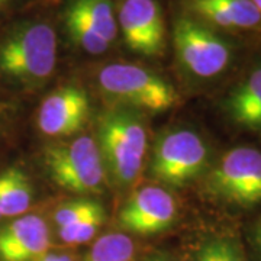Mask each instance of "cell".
Returning a JSON list of instances; mask_svg holds the SVG:
<instances>
[{
	"instance_id": "obj_1",
	"label": "cell",
	"mask_w": 261,
	"mask_h": 261,
	"mask_svg": "<svg viewBox=\"0 0 261 261\" xmlns=\"http://www.w3.org/2000/svg\"><path fill=\"white\" fill-rule=\"evenodd\" d=\"M58 60L56 28L45 19H22L0 35V74L25 86H41Z\"/></svg>"
},
{
	"instance_id": "obj_2",
	"label": "cell",
	"mask_w": 261,
	"mask_h": 261,
	"mask_svg": "<svg viewBox=\"0 0 261 261\" xmlns=\"http://www.w3.org/2000/svg\"><path fill=\"white\" fill-rule=\"evenodd\" d=\"M96 142L113 181L118 186L132 185L147 152V129L138 112L122 106L100 113Z\"/></svg>"
},
{
	"instance_id": "obj_3",
	"label": "cell",
	"mask_w": 261,
	"mask_h": 261,
	"mask_svg": "<svg viewBox=\"0 0 261 261\" xmlns=\"http://www.w3.org/2000/svg\"><path fill=\"white\" fill-rule=\"evenodd\" d=\"M102 93L128 109L166 112L178 103L177 90L152 70L129 63H112L97 71Z\"/></svg>"
},
{
	"instance_id": "obj_4",
	"label": "cell",
	"mask_w": 261,
	"mask_h": 261,
	"mask_svg": "<svg viewBox=\"0 0 261 261\" xmlns=\"http://www.w3.org/2000/svg\"><path fill=\"white\" fill-rule=\"evenodd\" d=\"M173 47L180 68L199 80L221 75L233 57L232 44L214 27L192 15H181L173 23Z\"/></svg>"
},
{
	"instance_id": "obj_5",
	"label": "cell",
	"mask_w": 261,
	"mask_h": 261,
	"mask_svg": "<svg viewBox=\"0 0 261 261\" xmlns=\"http://www.w3.org/2000/svg\"><path fill=\"white\" fill-rule=\"evenodd\" d=\"M44 164L57 186L71 193H100L106 168L97 142L89 135L44 149Z\"/></svg>"
},
{
	"instance_id": "obj_6",
	"label": "cell",
	"mask_w": 261,
	"mask_h": 261,
	"mask_svg": "<svg viewBox=\"0 0 261 261\" xmlns=\"http://www.w3.org/2000/svg\"><path fill=\"white\" fill-rule=\"evenodd\" d=\"M209 148L200 135L190 129L166 132L157 140L149 161V176L160 183L183 186L207 167Z\"/></svg>"
},
{
	"instance_id": "obj_7",
	"label": "cell",
	"mask_w": 261,
	"mask_h": 261,
	"mask_svg": "<svg viewBox=\"0 0 261 261\" xmlns=\"http://www.w3.org/2000/svg\"><path fill=\"white\" fill-rule=\"evenodd\" d=\"M209 189L237 205L261 202V151L251 147L229 149L212 170Z\"/></svg>"
},
{
	"instance_id": "obj_8",
	"label": "cell",
	"mask_w": 261,
	"mask_h": 261,
	"mask_svg": "<svg viewBox=\"0 0 261 261\" xmlns=\"http://www.w3.org/2000/svg\"><path fill=\"white\" fill-rule=\"evenodd\" d=\"M116 18L129 51L144 57H160L164 53L167 31L157 0H123Z\"/></svg>"
},
{
	"instance_id": "obj_9",
	"label": "cell",
	"mask_w": 261,
	"mask_h": 261,
	"mask_svg": "<svg viewBox=\"0 0 261 261\" xmlns=\"http://www.w3.org/2000/svg\"><path fill=\"white\" fill-rule=\"evenodd\" d=\"M176 216L177 205L170 192L159 186H145L123 205L118 224L128 232L154 235L170 228Z\"/></svg>"
},
{
	"instance_id": "obj_10",
	"label": "cell",
	"mask_w": 261,
	"mask_h": 261,
	"mask_svg": "<svg viewBox=\"0 0 261 261\" xmlns=\"http://www.w3.org/2000/svg\"><path fill=\"white\" fill-rule=\"evenodd\" d=\"M90 115L87 93L79 86H63L48 94L38 113L39 130L47 137H68L83 128Z\"/></svg>"
},
{
	"instance_id": "obj_11",
	"label": "cell",
	"mask_w": 261,
	"mask_h": 261,
	"mask_svg": "<svg viewBox=\"0 0 261 261\" xmlns=\"http://www.w3.org/2000/svg\"><path fill=\"white\" fill-rule=\"evenodd\" d=\"M49 245V229L39 215H22L0 228V261H37Z\"/></svg>"
},
{
	"instance_id": "obj_12",
	"label": "cell",
	"mask_w": 261,
	"mask_h": 261,
	"mask_svg": "<svg viewBox=\"0 0 261 261\" xmlns=\"http://www.w3.org/2000/svg\"><path fill=\"white\" fill-rule=\"evenodd\" d=\"M190 15L211 27L251 29L261 23V12L251 0H186Z\"/></svg>"
},
{
	"instance_id": "obj_13",
	"label": "cell",
	"mask_w": 261,
	"mask_h": 261,
	"mask_svg": "<svg viewBox=\"0 0 261 261\" xmlns=\"http://www.w3.org/2000/svg\"><path fill=\"white\" fill-rule=\"evenodd\" d=\"M32 200V185L22 170L13 167L0 173V219L22 216Z\"/></svg>"
},
{
	"instance_id": "obj_14",
	"label": "cell",
	"mask_w": 261,
	"mask_h": 261,
	"mask_svg": "<svg viewBox=\"0 0 261 261\" xmlns=\"http://www.w3.org/2000/svg\"><path fill=\"white\" fill-rule=\"evenodd\" d=\"M65 5L80 13L109 45L116 41L119 29L112 0H67Z\"/></svg>"
},
{
	"instance_id": "obj_15",
	"label": "cell",
	"mask_w": 261,
	"mask_h": 261,
	"mask_svg": "<svg viewBox=\"0 0 261 261\" xmlns=\"http://www.w3.org/2000/svg\"><path fill=\"white\" fill-rule=\"evenodd\" d=\"M135 245L128 235L111 232L102 235L89 250L84 261H132Z\"/></svg>"
},
{
	"instance_id": "obj_16",
	"label": "cell",
	"mask_w": 261,
	"mask_h": 261,
	"mask_svg": "<svg viewBox=\"0 0 261 261\" xmlns=\"http://www.w3.org/2000/svg\"><path fill=\"white\" fill-rule=\"evenodd\" d=\"M261 99V65L254 68L250 74L245 77V80L241 82L235 87L231 96L228 97L226 109L231 115V118H237L240 113H243L245 109H248L251 105L258 102Z\"/></svg>"
},
{
	"instance_id": "obj_17",
	"label": "cell",
	"mask_w": 261,
	"mask_h": 261,
	"mask_svg": "<svg viewBox=\"0 0 261 261\" xmlns=\"http://www.w3.org/2000/svg\"><path fill=\"white\" fill-rule=\"evenodd\" d=\"M103 221H105V209L87 215L79 221H74L73 224L58 228V237L63 243L71 244V245L87 243L99 231Z\"/></svg>"
},
{
	"instance_id": "obj_18",
	"label": "cell",
	"mask_w": 261,
	"mask_h": 261,
	"mask_svg": "<svg viewBox=\"0 0 261 261\" xmlns=\"http://www.w3.org/2000/svg\"><path fill=\"white\" fill-rule=\"evenodd\" d=\"M196 261H244L238 247L224 238H215L202 245Z\"/></svg>"
},
{
	"instance_id": "obj_19",
	"label": "cell",
	"mask_w": 261,
	"mask_h": 261,
	"mask_svg": "<svg viewBox=\"0 0 261 261\" xmlns=\"http://www.w3.org/2000/svg\"><path fill=\"white\" fill-rule=\"evenodd\" d=\"M103 206L96 202V200H89V199H79L61 205L54 214V222L58 228L65 226V225L73 224L74 221H79L87 215H92L94 212L102 211Z\"/></svg>"
},
{
	"instance_id": "obj_20",
	"label": "cell",
	"mask_w": 261,
	"mask_h": 261,
	"mask_svg": "<svg viewBox=\"0 0 261 261\" xmlns=\"http://www.w3.org/2000/svg\"><path fill=\"white\" fill-rule=\"evenodd\" d=\"M233 121L248 129L261 132V99L251 105L248 109H245L243 113H240L237 118H233Z\"/></svg>"
},
{
	"instance_id": "obj_21",
	"label": "cell",
	"mask_w": 261,
	"mask_h": 261,
	"mask_svg": "<svg viewBox=\"0 0 261 261\" xmlns=\"http://www.w3.org/2000/svg\"><path fill=\"white\" fill-rule=\"evenodd\" d=\"M37 261H73V258L67 254H57V252H47Z\"/></svg>"
},
{
	"instance_id": "obj_22",
	"label": "cell",
	"mask_w": 261,
	"mask_h": 261,
	"mask_svg": "<svg viewBox=\"0 0 261 261\" xmlns=\"http://www.w3.org/2000/svg\"><path fill=\"white\" fill-rule=\"evenodd\" d=\"M19 0H0V12H3V10H6L10 6H13V5H16Z\"/></svg>"
},
{
	"instance_id": "obj_23",
	"label": "cell",
	"mask_w": 261,
	"mask_h": 261,
	"mask_svg": "<svg viewBox=\"0 0 261 261\" xmlns=\"http://www.w3.org/2000/svg\"><path fill=\"white\" fill-rule=\"evenodd\" d=\"M147 261H174L171 258H168L166 255H151Z\"/></svg>"
},
{
	"instance_id": "obj_24",
	"label": "cell",
	"mask_w": 261,
	"mask_h": 261,
	"mask_svg": "<svg viewBox=\"0 0 261 261\" xmlns=\"http://www.w3.org/2000/svg\"><path fill=\"white\" fill-rule=\"evenodd\" d=\"M255 241H257V245H258V248H260L261 251V222L257 226V229H255Z\"/></svg>"
},
{
	"instance_id": "obj_25",
	"label": "cell",
	"mask_w": 261,
	"mask_h": 261,
	"mask_svg": "<svg viewBox=\"0 0 261 261\" xmlns=\"http://www.w3.org/2000/svg\"><path fill=\"white\" fill-rule=\"evenodd\" d=\"M251 2H252V5H254V6L261 12V0H251Z\"/></svg>"
}]
</instances>
